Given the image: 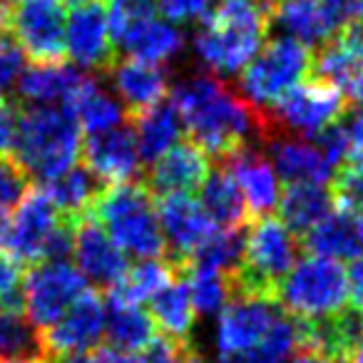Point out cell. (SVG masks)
<instances>
[{
	"mask_svg": "<svg viewBox=\"0 0 363 363\" xmlns=\"http://www.w3.org/2000/svg\"><path fill=\"white\" fill-rule=\"evenodd\" d=\"M212 0H157L160 13L172 23H194L204 21Z\"/></svg>",
	"mask_w": 363,
	"mask_h": 363,
	"instance_id": "7bdbcfd3",
	"label": "cell"
},
{
	"mask_svg": "<svg viewBox=\"0 0 363 363\" xmlns=\"http://www.w3.org/2000/svg\"><path fill=\"white\" fill-rule=\"evenodd\" d=\"M272 30L269 0H219L194 33V50L214 75H237Z\"/></svg>",
	"mask_w": 363,
	"mask_h": 363,
	"instance_id": "7a4b0ae2",
	"label": "cell"
},
{
	"mask_svg": "<svg viewBox=\"0 0 363 363\" xmlns=\"http://www.w3.org/2000/svg\"><path fill=\"white\" fill-rule=\"evenodd\" d=\"M199 204L207 212V217L214 222V227L222 229H239L249 224L247 202L239 189L237 179L224 164L209 172L204 184L199 187Z\"/></svg>",
	"mask_w": 363,
	"mask_h": 363,
	"instance_id": "f1b7e54d",
	"label": "cell"
},
{
	"mask_svg": "<svg viewBox=\"0 0 363 363\" xmlns=\"http://www.w3.org/2000/svg\"><path fill=\"white\" fill-rule=\"evenodd\" d=\"M177 277H184L169 259H145L137 267H127L125 277L107 289V298L117 303H135L140 306L142 301L155 296L160 289H164Z\"/></svg>",
	"mask_w": 363,
	"mask_h": 363,
	"instance_id": "836d02e7",
	"label": "cell"
},
{
	"mask_svg": "<svg viewBox=\"0 0 363 363\" xmlns=\"http://www.w3.org/2000/svg\"><path fill=\"white\" fill-rule=\"evenodd\" d=\"M23 264L6 249H0V303L23 306Z\"/></svg>",
	"mask_w": 363,
	"mask_h": 363,
	"instance_id": "b9f144b4",
	"label": "cell"
},
{
	"mask_svg": "<svg viewBox=\"0 0 363 363\" xmlns=\"http://www.w3.org/2000/svg\"><path fill=\"white\" fill-rule=\"evenodd\" d=\"M289 363H336L326 356H318V353H308V351H296V356Z\"/></svg>",
	"mask_w": 363,
	"mask_h": 363,
	"instance_id": "681fc988",
	"label": "cell"
},
{
	"mask_svg": "<svg viewBox=\"0 0 363 363\" xmlns=\"http://www.w3.org/2000/svg\"><path fill=\"white\" fill-rule=\"evenodd\" d=\"M348 289H351V306H356L358 311H363V257H356L351 262Z\"/></svg>",
	"mask_w": 363,
	"mask_h": 363,
	"instance_id": "7dc6e473",
	"label": "cell"
},
{
	"mask_svg": "<svg viewBox=\"0 0 363 363\" xmlns=\"http://www.w3.org/2000/svg\"><path fill=\"white\" fill-rule=\"evenodd\" d=\"M269 16L272 26L311 50L338 33L323 0H269Z\"/></svg>",
	"mask_w": 363,
	"mask_h": 363,
	"instance_id": "7402d4cb",
	"label": "cell"
},
{
	"mask_svg": "<svg viewBox=\"0 0 363 363\" xmlns=\"http://www.w3.org/2000/svg\"><path fill=\"white\" fill-rule=\"evenodd\" d=\"M77 269L82 277H87L100 291L115 286L127 272V257L120 247L110 239V234L95 222L85 217L75 229V242H72Z\"/></svg>",
	"mask_w": 363,
	"mask_h": 363,
	"instance_id": "ffe728a7",
	"label": "cell"
},
{
	"mask_svg": "<svg viewBox=\"0 0 363 363\" xmlns=\"http://www.w3.org/2000/svg\"><path fill=\"white\" fill-rule=\"evenodd\" d=\"M13 157L30 179L52 182L77 164L82 152V130L65 107L28 105L18 115Z\"/></svg>",
	"mask_w": 363,
	"mask_h": 363,
	"instance_id": "3957f363",
	"label": "cell"
},
{
	"mask_svg": "<svg viewBox=\"0 0 363 363\" xmlns=\"http://www.w3.org/2000/svg\"><path fill=\"white\" fill-rule=\"evenodd\" d=\"M23 65H26V52L11 35V30L3 28L0 30V97L18 82Z\"/></svg>",
	"mask_w": 363,
	"mask_h": 363,
	"instance_id": "60d3db41",
	"label": "cell"
},
{
	"mask_svg": "<svg viewBox=\"0 0 363 363\" xmlns=\"http://www.w3.org/2000/svg\"><path fill=\"white\" fill-rule=\"evenodd\" d=\"M130 125L137 137V150L145 162H157L177 140L182 137V120L169 100H160L157 105L130 117Z\"/></svg>",
	"mask_w": 363,
	"mask_h": 363,
	"instance_id": "4dcf8cb0",
	"label": "cell"
},
{
	"mask_svg": "<svg viewBox=\"0 0 363 363\" xmlns=\"http://www.w3.org/2000/svg\"><path fill=\"white\" fill-rule=\"evenodd\" d=\"M346 363H363V338L356 343V348L351 351V356H348Z\"/></svg>",
	"mask_w": 363,
	"mask_h": 363,
	"instance_id": "db71d44e",
	"label": "cell"
},
{
	"mask_svg": "<svg viewBox=\"0 0 363 363\" xmlns=\"http://www.w3.org/2000/svg\"><path fill=\"white\" fill-rule=\"evenodd\" d=\"M363 72V50L346 33V28L328 38L313 50L311 77L338 87L343 95H351L353 85Z\"/></svg>",
	"mask_w": 363,
	"mask_h": 363,
	"instance_id": "d4e9b609",
	"label": "cell"
},
{
	"mask_svg": "<svg viewBox=\"0 0 363 363\" xmlns=\"http://www.w3.org/2000/svg\"><path fill=\"white\" fill-rule=\"evenodd\" d=\"M219 313H222L217 328L219 353L222 358H242L272 328V323L281 313V306L272 298L234 296Z\"/></svg>",
	"mask_w": 363,
	"mask_h": 363,
	"instance_id": "2e32d148",
	"label": "cell"
},
{
	"mask_svg": "<svg viewBox=\"0 0 363 363\" xmlns=\"http://www.w3.org/2000/svg\"><path fill=\"white\" fill-rule=\"evenodd\" d=\"M313 50L289 35L267 40L239 75V95L254 107H269L274 100L311 77Z\"/></svg>",
	"mask_w": 363,
	"mask_h": 363,
	"instance_id": "9c48e42d",
	"label": "cell"
},
{
	"mask_svg": "<svg viewBox=\"0 0 363 363\" xmlns=\"http://www.w3.org/2000/svg\"><path fill=\"white\" fill-rule=\"evenodd\" d=\"M107 26L115 48L152 65H164L184 48V38L174 26L157 18L152 11H137L117 0H107Z\"/></svg>",
	"mask_w": 363,
	"mask_h": 363,
	"instance_id": "30bf717a",
	"label": "cell"
},
{
	"mask_svg": "<svg viewBox=\"0 0 363 363\" xmlns=\"http://www.w3.org/2000/svg\"><path fill=\"white\" fill-rule=\"evenodd\" d=\"M169 102L179 112L189 140L219 162L262 140L259 107L209 70L177 82L169 92Z\"/></svg>",
	"mask_w": 363,
	"mask_h": 363,
	"instance_id": "6da1fadb",
	"label": "cell"
},
{
	"mask_svg": "<svg viewBox=\"0 0 363 363\" xmlns=\"http://www.w3.org/2000/svg\"><path fill=\"white\" fill-rule=\"evenodd\" d=\"M222 164L232 172L239 189H242L249 222L267 217V214H272L277 209L281 189H279L277 169H274L272 160H269L262 147H242L234 155H229L227 160H222Z\"/></svg>",
	"mask_w": 363,
	"mask_h": 363,
	"instance_id": "d6986e66",
	"label": "cell"
},
{
	"mask_svg": "<svg viewBox=\"0 0 363 363\" xmlns=\"http://www.w3.org/2000/svg\"><path fill=\"white\" fill-rule=\"evenodd\" d=\"M117 3H122V6H130V8H137V11H152L157 0H117Z\"/></svg>",
	"mask_w": 363,
	"mask_h": 363,
	"instance_id": "816d5d0a",
	"label": "cell"
},
{
	"mask_svg": "<svg viewBox=\"0 0 363 363\" xmlns=\"http://www.w3.org/2000/svg\"><path fill=\"white\" fill-rule=\"evenodd\" d=\"M155 212L167 242L164 259H169L184 274V267L189 264L192 254L212 237L214 222L207 217L199 199H194L192 194L155 197Z\"/></svg>",
	"mask_w": 363,
	"mask_h": 363,
	"instance_id": "9a60e30c",
	"label": "cell"
},
{
	"mask_svg": "<svg viewBox=\"0 0 363 363\" xmlns=\"http://www.w3.org/2000/svg\"><path fill=\"white\" fill-rule=\"evenodd\" d=\"M65 6H75V3H80V0H62Z\"/></svg>",
	"mask_w": 363,
	"mask_h": 363,
	"instance_id": "680465c9",
	"label": "cell"
},
{
	"mask_svg": "<svg viewBox=\"0 0 363 363\" xmlns=\"http://www.w3.org/2000/svg\"><path fill=\"white\" fill-rule=\"evenodd\" d=\"M105 333L107 346L125 353L145 351L157 338V326L147 311L135 303H117L105 298Z\"/></svg>",
	"mask_w": 363,
	"mask_h": 363,
	"instance_id": "d6a6232c",
	"label": "cell"
},
{
	"mask_svg": "<svg viewBox=\"0 0 363 363\" xmlns=\"http://www.w3.org/2000/svg\"><path fill=\"white\" fill-rule=\"evenodd\" d=\"M244 242H247V232L244 227L239 229H214L212 237L192 254L187 269H204V272H219V274H234L242 264L244 257Z\"/></svg>",
	"mask_w": 363,
	"mask_h": 363,
	"instance_id": "d590c367",
	"label": "cell"
},
{
	"mask_svg": "<svg viewBox=\"0 0 363 363\" xmlns=\"http://www.w3.org/2000/svg\"><path fill=\"white\" fill-rule=\"evenodd\" d=\"M6 28L35 65L67 60V6L62 0H13Z\"/></svg>",
	"mask_w": 363,
	"mask_h": 363,
	"instance_id": "8fae6325",
	"label": "cell"
},
{
	"mask_svg": "<svg viewBox=\"0 0 363 363\" xmlns=\"http://www.w3.org/2000/svg\"><path fill=\"white\" fill-rule=\"evenodd\" d=\"M105 291L85 289L52 326L40 331L48 361L95 348L105 336Z\"/></svg>",
	"mask_w": 363,
	"mask_h": 363,
	"instance_id": "4fadbf2b",
	"label": "cell"
},
{
	"mask_svg": "<svg viewBox=\"0 0 363 363\" xmlns=\"http://www.w3.org/2000/svg\"><path fill=\"white\" fill-rule=\"evenodd\" d=\"M328 189L333 194L336 209L363 207V160H348L333 172Z\"/></svg>",
	"mask_w": 363,
	"mask_h": 363,
	"instance_id": "f35d334b",
	"label": "cell"
},
{
	"mask_svg": "<svg viewBox=\"0 0 363 363\" xmlns=\"http://www.w3.org/2000/svg\"><path fill=\"white\" fill-rule=\"evenodd\" d=\"M212 172V157L189 137L172 145L147 174L145 184L152 197L162 194H192L204 184Z\"/></svg>",
	"mask_w": 363,
	"mask_h": 363,
	"instance_id": "ac0fdd59",
	"label": "cell"
},
{
	"mask_svg": "<svg viewBox=\"0 0 363 363\" xmlns=\"http://www.w3.org/2000/svg\"><path fill=\"white\" fill-rule=\"evenodd\" d=\"M150 316L155 321L157 331H162V336L179 343V346H192V331L197 313L192 308L187 279L177 277L164 289H160L150 298Z\"/></svg>",
	"mask_w": 363,
	"mask_h": 363,
	"instance_id": "484cf974",
	"label": "cell"
},
{
	"mask_svg": "<svg viewBox=\"0 0 363 363\" xmlns=\"http://www.w3.org/2000/svg\"><path fill=\"white\" fill-rule=\"evenodd\" d=\"M80 157L85 160L87 169L105 184L135 182L140 172V150L130 120L112 130L82 137Z\"/></svg>",
	"mask_w": 363,
	"mask_h": 363,
	"instance_id": "e0dca14e",
	"label": "cell"
},
{
	"mask_svg": "<svg viewBox=\"0 0 363 363\" xmlns=\"http://www.w3.org/2000/svg\"><path fill=\"white\" fill-rule=\"evenodd\" d=\"M219 363H237V361H234V358H222Z\"/></svg>",
	"mask_w": 363,
	"mask_h": 363,
	"instance_id": "91938a15",
	"label": "cell"
},
{
	"mask_svg": "<svg viewBox=\"0 0 363 363\" xmlns=\"http://www.w3.org/2000/svg\"><path fill=\"white\" fill-rule=\"evenodd\" d=\"M356 232H358V239L363 244V207H358V214H356Z\"/></svg>",
	"mask_w": 363,
	"mask_h": 363,
	"instance_id": "9f6ffc18",
	"label": "cell"
},
{
	"mask_svg": "<svg viewBox=\"0 0 363 363\" xmlns=\"http://www.w3.org/2000/svg\"><path fill=\"white\" fill-rule=\"evenodd\" d=\"M279 219L291 229L296 237H303L316 227L323 217L336 209L333 194L326 184L316 182H286L279 194Z\"/></svg>",
	"mask_w": 363,
	"mask_h": 363,
	"instance_id": "cb8c5ba5",
	"label": "cell"
},
{
	"mask_svg": "<svg viewBox=\"0 0 363 363\" xmlns=\"http://www.w3.org/2000/svg\"><path fill=\"white\" fill-rule=\"evenodd\" d=\"M77 224V219L57 212L45 189L30 187L11 217L3 249L30 267L40 262H65L67 254H72Z\"/></svg>",
	"mask_w": 363,
	"mask_h": 363,
	"instance_id": "8992f818",
	"label": "cell"
},
{
	"mask_svg": "<svg viewBox=\"0 0 363 363\" xmlns=\"http://www.w3.org/2000/svg\"><path fill=\"white\" fill-rule=\"evenodd\" d=\"M184 279H187V286H189L192 308L199 316H214V313L222 311L229 298H232L227 274L204 272V269H187Z\"/></svg>",
	"mask_w": 363,
	"mask_h": 363,
	"instance_id": "74e56055",
	"label": "cell"
},
{
	"mask_svg": "<svg viewBox=\"0 0 363 363\" xmlns=\"http://www.w3.org/2000/svg\"><path fill=\"white\" fill-rule=\"evenodd\" d=\"M242 264L229 274V289L234 296L244 298H272L277 301L279 284L294 269L301 252L298 237L279 217H259L247 224ZM279 303V301H277Z\"/></svg>",
	"mask_w": 363,
	"mask_h": 363,
	"instance_id": "5b68a950",
	"label": "cell"
},
{
	"mask_svg": "<svg viewBox=\"0 0 363 363\" xmlns=\"http://www.w3.org/2000/svg\"><path fill=\"white\" fill-rule=\"evenodd\" d=\"M85 77V72L75 70L67 62H52V65L33 62L18 77V100L26 105H55V102L65 105V100Z\"/></svg>",
	"mask_w": 363,
	"mask_h": 363,
	"instance_id": "83f0119b",
	"label": "cell"
},
{
	"mask_svg": "<svg viewBox=\"0 0 363 363\" xmlns=\"http://www.w3.org/2000/svg\"><path fill=\"white\" fill-rule=\"evenodd\" d=\"M8 224H11V212H0V244H3V239H6Z\"/></svg>",
	"mask_w": 363,
	"mask_h": 363,
	"instance_id": "11a10c76",
	"label": "cell"
},
{
	"mask_svg": "<svg viewBox=\"0 0 363 363\" xmlns=\"http://www.w3.org/2000/svg\"><path fill=\"white\" fill-rule=\"evenodd\" d=\"M87 289L80 269L67 262L33 264L23 286V311L35 328H48L72 306Z\"/></svg>",
	"mask_w": 363,
	"mask_h": 363,
	"instance_id": "7c38bea8",
	"label": "cell"
},
{
	"mask_svg": "<svg viewBox=\"0 0 363 363\" xmlns=\"http://www.w3.org/2000/svg\"><path fill=\"white\" fill-rule=\"evenodd\" d=\"M341 122L348 132V140H351V157L348 160H363V112L348 110Z\"/></svg>",
	"mask_w": 363,
	"mask_h": 363,
	"instance_id": "bcb514c9",
	"label": "cell"
},
{
	"mask_svg": "<svg viewBox=\"0 0 363 363\" xmlns=\"http://www.w3.org/2000/svg\"><path fill=\"white\" fill-rule=\"evenodd\" d=\"M50 363H142V361L137 353L117 351L112 346H95L85 353H75V356L50 358Z\"/></svg>",
	"mask_w": 363,
	"mask_h": 363,
	"instance_id": "ee69618b",
	"label": "cell"
},
{
	"mask_svg": "<svg viewBox=\"0 0 363 363\" xmlns=\"http://www.w3.org/2000/svg\"><path fill=\"white\" fill-rule=\"evenodd\" d=\"M45 358L40 328L33 326L23 306L0 303V363Z\"/></svg>",
	"mask_w": 363,
	"mask_h": 363,
	"instance_id": "e575fe53",
	"label": "cell"
},
{
	"mask_svg": "<svg viewBox=\"0 0 363 363\" xmlns=\"http://www.w3.org/2000/svg\"><path fill=\"white\" fill-rule=\"evenodd\" d=\"M298 351V323L289 313H279L264 338L242 356V363H286Z\"/></svg>",
	"mask_w": 363,
	"mask_h": 363,
	"instance_id": "8d00e7d4",
	"label": "cell"
},
{
	"mask_svg": "<svg viewBox=\"0 0 363 363\" xmlns=\"http://www.w3.org/2000/svg\"><path fill=\"white\" fill-rule=\"evenodd\" d=\"M262 145L284 182H316V184L331 182L333 169L313 142L294 140V137H272Z\"/></svg>",
	"mask_w": 363,
	"mask_h": 363,
	"instance_id": "603a6c76",
	"label": "cell"
},
{
	"mask_svg": "<svg viewBox=\"0 0 363 363\" xmlns=\"http://www.w3.org/2000/svg\"><path fill=\"white\" fill-rule=\"evenodd\" d=\"M351 289L341 262L326 257H303L279 284L277 301L294 318H326L348 306Z\"/></svg>",
	"mask_w": 363,
	"mask_h": 363,
	"instance_id": "ba28073f",
	"label": "cell"
},
{
	"mask_svg": "<svg viewBox=\"0 0 363 363\" xmlns=\"http://www.w3.org/2000/svg\"><path fill=\"white\" fill-rule=\"evenodd\" d=\"M67 57L90 72L107 75L117 62V48L107 26V0H80L70 6L65 28Z\"/></svg>",
	"mask_w": 363,
	"mask_h": 363,
	"instance_id": "5bb4252c",
	"label": "cell"
},
{
	"mask_svg": "<svg viewBox=\"0 0 363 363\" xmlns=\"http://www.w3.org/2000/svg\"><path fill=\"white\" fill-rule=\"evenodd\" d=\"M343 28H346V33L353 38V40L358 43V48H361V50H363V13L356 18V21L346 23V26H343Z\"/></svg>",
	"mask_w": 363,
	"mask_h": 363,
	"instance_id": "c3c4849f",
	"label": "cell"
},
{
	"mask_svg": "<svg viewBox=\"0 0 363 363\" xmlns=\"http://www.w3.org/2000/svg\"><path fill=\"white\" fill-rule=\"evenodd\" d=\"M18 105L8 97H0V155H13V142L18 130Z\"/></svg>",
	"mask_w": 363,
	"mask_h": 363,
	"instance_id": "f6af8a7d",
	"label": "cell"
},
{
	"mask_svg": "<svg viewBox=\"0 0 363 363\" xmlns=\"http://www.w3.org/2000/svg\"><path fill=\"white\" fill-rule=\"evenodd\" d=\"M6 363H50L48 358H40V361H6Z\"/></svg>",
	"mask_w": 363,
	"mask_h": 363,
	"instance_id": "6f0895ef",
	"label": "cell"
},
{
	"mask_svg": "<svg viewBox=\"0 0 363 363\" xmlns=\"http://www.w3.org/2000/svg\"><path fill=\"white\" fill-rule=\"evenodd\" d=\"M62 107L75 117L85 135H97L130 120L125 105H120L110 92L102 90L90 75L75 87V92L67 97Z\"/></svg>",
	"mask_w": 363,
	"mask_h": 363,
	"instance_id": "4316f807",
	"label": "cell"
},
{
	"mask_svg": "<svg viewBox=\"0 0 363 363\" xmlns=\"http://www.w3.org/2000/svg\"><path fill=\"white\" fill-rule=\"evenodd\" d=\"M107 75L112 77V85L130 117L164 100L169 90V72L164 65H152L135 57H122V60L117 57Z\"/></svg>",
	"mask_w": 363,
	"mask_h": 363,
	"instance_id": "44dd1931",
	"label": "cell"
},
{
	"mask_svg": "<svg viewBox=\"0 0 363 363\" xmlns=\"http://www.w3.org/2000/svg\"><path fill=\"white\" fill-rule=\"evenodd\" d=\"M105 187H107L105 182L97 179L85 164L70 167L65 174H60L57 179L43 184V189H45V194L52 199L57 212L70 219H77V222H82V219L87 217L92 202H95L97 194Z\"/></svg>",
	"mask_w": 363,
	"mask_h": 363,
	"instance_id": "1f68e13d",
	"label": "cell"
},
{
	"mask_svg": "<svg viewBox=\"0 0 363 363\" xmlns=\"http://www.w3.org/2000/svg\"><path fill=\"white\" fill-rule=\"evenodd\" d=\"M33 179L13 155H0V212H11L23 202Z\"/></svg>",
	"mask_w": 363,
	"mask_h": 363,
	"instance_id": "ab89813d",
	"label": "cell"
},
{
	"mask_svg": "<svg viewBox=\"0 0 363 363\" xmlns=\"http://www.w3.org/2000/svg\"><path fill=\"white\" fill-rule=\"evenodd\" d=\"M87 217L95 219L122 252L140 259H162L167 254L155 197L145 182L107 184L92 202Z\"/></svg>",
	"mask_w": 363,
	"mask_h": 363,
	"instance_id": "277c9868",
	"label": "cell"
},
{
	"mask_svg": "<svg viewBox=\"0 0 363 363\" xmlns=\"http://www.w3.org/2000/svg\"><path fill=\"white\" fill-rule=\"evenodd\" d=\"M301 249L311 252L313 257L326 259H356L361 257V239L356 232V219L346 209H333L328 217H323L316 227L308 229L303 237H298Z\"/></svg>",
	"mask_w": 363,
	"mask_h": 363,
	"instance_id": "f546056e",
	"label": "cell"
},
{
	"mask_svg": "<svg viewBox=\"0 0 363 363\" xmlns=\"http://www.w3.org/2000/svg\"><path fill=\"white\" fill-rule=\"evenodd\" d=\"M13 0H0V30L8 26V11H11Z\"/></svg>",
	"mask_w": 363,
	"mask_h": 363,
	"instance_id": "f5cc1de1",
	"label": "cell"
},
{
	"mask_svg": "<svg viewBox=\"0 0 363 363\" xmlns=\"http://www.w3.org/2000/svg\"><path fill=\"white\" fill-rule=\"evenodd\" d=\"M351 110V100L338 87L316 77H308L301 85L284 92L269 107H262V142L272 137H294L308 140L321 135L326 127L343 120ZM259 142V145H262Z\"/></svg>",
	"mask_w": 363,
	"mask_h": 363,
	"instance_id": "52a82bcc",
	"label": "cell"
},
{
	"mask_svg": "<svg viewBox=\"0 0 363 363\" xmlns=\"http://www.w3.org/2000/svg\"><path fill=\"white\" fill-rule=\"evenodd\" d=\"M348 100H351V107H356L358 112H363V72H361V77L356 80V85H353Z\"/></svg>",
	"mask_w": 363,
	"mask_h": 363,
	"instance_id": "f907efd6",
	"label": "cell"
}]
</instances>
